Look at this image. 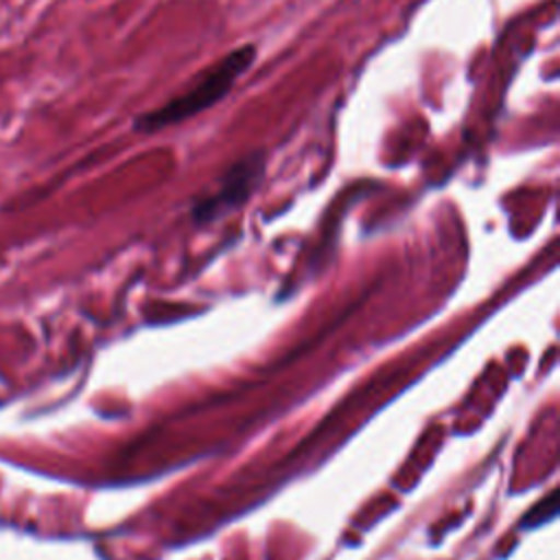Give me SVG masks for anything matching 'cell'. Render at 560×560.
<instances>
[{
	"label": "cell",
	"instance_id": "6da1fadb",
	"mask_svg": "<svg viewBox=\"0 0 560 560\" xmlns=\"http://www.w3.org/2000/svg\"><path fill=\"white\" fill-rule=\"evenodd\" d=\"M256 46L254 44H241L232 48L225 57L208 66L201 74L195 77V81L177 96L166 101L164 105L138 114L133 118V129L140 133H155L173 125H182L184 120L214 107L219 101H223L234 83L247 74V70L256 61Z\"/></svg>",
	"mask_w": 560,
	"mask_h": 560
},
{
	"label": "cell",
	"instance_id": "7a4b0ae2",
	"mask_svg": "<svg viewBox=\"0 0 560 560\" xmlns=\"http://www.w3.org/2000/svg\"><path fill=\"white\" fill-rule=\"evenodd\" d=\"M265 164H267V158L262 151H254V153L241 158L238 162H234L230 166V171L223 175L217 192L203 197L195 206V210H192L195 219L199 223L214 221V219L223 217L225 212H232L234 208L245 203L249 199V195L256 190V186L260 184Z\"/></svg>",
	"mask_w": 560,
	"mask_h": 560
},
{
	"label": "cell",
	"instance_id": "3957f363",
	"mask_svg": "<svg viewBox=\"0 0 560 560\" xmlns=\"http://www.w3.org/2000/svg\"><path fill=\"white\" fill-rule=\"evenodd\" d=\"M556 510H558V505H556V492H551L547 499H542L540 503H536V505L525 514V521H523V523H525L527 527H536V525L549 521L551 516H556Z\"/></svg>",
	"mask_w": 560,
	"mask_h": 560
}]
</instances>
